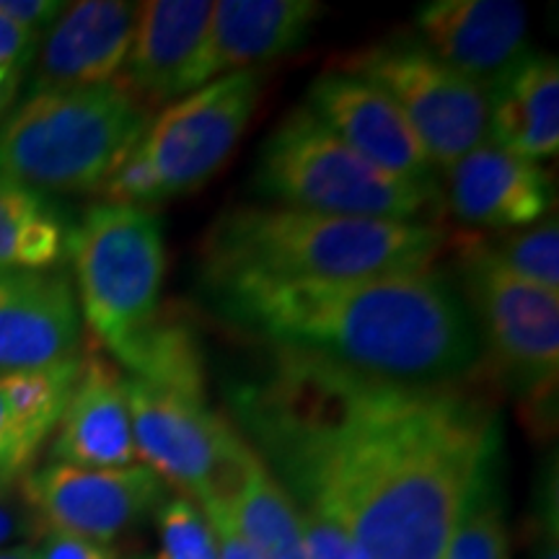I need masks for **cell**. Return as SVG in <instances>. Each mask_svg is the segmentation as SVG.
<instances>
[{
    "label": "cell",
    "instance_id": "cell-1",
    "mask_svg": "<svg viewBox=\"0 0 559 559\" xmlns=\"http://www.w3.org/2000/svg\"><path fill=\"white\" fill-rule=\"evenodd\" d=\"M228 402L290 498L340 523L368 559H440L502 451L498 404L472 383L412 386L285 349Z\"/></svg>",
    "mask_w": 559,
    "mask_h": 559
},
{
    "label": "cell",
    "instance_id": "cell-2",
    "mask_svg": "<svg viewBox=\"0 0 559 559\" xmlns=\"http://www.w3.org/2000/svg\"><path fill=\"white\" fill-rule=\"evenodd\" d=\"M223 319L275 349L412 383H474L485 349L459 285L436 267L353 280H205Z\"/></svg>",
    "mask_w": 559,
    "mask_h": 559
},
{
    "label": "cell",
    "instance_id": "cell-3",
    "mask_svg": "<svg viewBox=\"0 0 559 559\" xmlns=\"http://www.w3.org/2000/svg\"><path fill=\"white\" fill-rule=\"evenodd\" d=\"M436 221H376L280 205H236L200 243L205 280H353L432 267L449 247Z\"/></svg>",
    "mask_w": 559,
    "mask_h": 559
},
{
    "label": "cell",
    "instance_id": "cell-4",
    "mask_svg": "<svg viewBox=\"0 0 559 559\" xmlns=\"http://www.w3.org/2000/svg\"><path fill=\"white\" fill-rule=\"evenodd\" d=\"M120 370L140 464L198 506L228 500L251 445L210 407L205 366L190 324L164 313Z\"/></svg>",
    "mask_w": 559,
    "mask_h": 559
},
{
    "label": "cell",
    "instance_id": "cell-5",
    "mask_svg": "<svg viewBox=\"0 0 559 559\" xmlns=\"http://www.w3.org/2000/svg\"><path fill=\"white\" fill-rule=\"evenodd\" d=\"M151 117L115 81L29 94L0 120V187L99 194Z\"/></svg>",
    "mask_w": 559,
    "mask_h": 559
},
{
    "label": "cell",
    "instance_id": "cell-6",
    "mask_svg": "<svg viewBox=\"0 0 559 559\" xmlns=\"http://www.w3.org/2000/svg\"><path fill=\"white\" fill-rule=\"evenodd\" d=\"M251 185L264 205L376 221H432L438 187L415 185L368 164L306 104L267 132Z\"/></svg>",
    "mask_w": 559,
    "mask_h": 559
},
{
    "label": "cell",
    "instance_id": "cell-7",
    "mask_svg": "<svg viewBox=\"0 0 559 559\" xmlns=\"http://www.w3.org/2000/svg\"><path fill=\"white\" fill-rule=\"evenodd\" d=\"M68 254L81 321L124 368L164 317V223L156 210L96 202L70 228Z\"/></svg>",
    "mask_w": 559,
    "mask_h": 559
},
{
    "label": "cell",
    "instance_id": "cell-8",
    "mask_svg": "<svg viewBox=\"0 0 559 559\" xmlns=\"http://www.w3.org/2000/svg\"><path fill=\"white\" fill-rule=\"evenodd\" d=\"M264 94L262 70H241L179 96L156 117L102 187V202L148 207L198 192L218 177Z\"/></svg>",
    "mask_w": 559,
    "mask_h": 559
},
{
    "label": "cell",
    "instance_id": "cell-9",
    "mask_svg": "<svg viewBox=\"0 0 559 559\" xmlns=\"http://www.w3.org/2000/svg\"><path fill=\"white\" fill-rule=\"evenodd\" d=\"M451 243L485 360L528 409L531 425L547 428L559 373V293L510 272L485 236L464 234Z\"/></svg>",
    "mask_w": 559,
    "mask_h": 559
},
{
    "label": "cell",
    "instance_id": "cell-10",
    "mask_svg": "<svg viewBox=\"0 0 559 559\" xmlns=\"http://www.w3.org/2000/svg\"><path fill=\"white\" fill-rule=\"evenodd\" d=\"M337 70L370 83L394 102L438 171L487 143V88L432 58L412 34L349 52Z\"/></svg>",
    "mask_w": 559,
    "mask_h": 559
},
{
    "label": "cell",
    "instance_id": "cell-11",
    "mask_svg": "<svg viewBox=\"0 0 559 559\" xmlns=\"http://www.w3.org/2000/svg\"><path fill=\"white\" fill-rule=\"evenodd\" d=\"M19 495L39 528L109 544L143 523L166 500V485L148 466L83 469L47 461L19 481Z\"/></svg>",
    "mask_w": 559,
    "mask_h": 559
},
{
    "label": "cell",
    "instance_id": "cell-12",
    "mask_svg": "<svg viewBox=\"0 0 559 559\" xmlns=\"http://www.w3.org/2000/svg\"><path fill=\"white\" fill-rule=\"evenodd\" d=\"M304 104L368 164L415 185H440L415 130L394 102L370 83L326 68L311 81Z\"/></svg>",
    "mask_w": 559,
    "mask_h": 559
},
{
    "label": "cell",
    "instance_id": "cell-13",
    "mask_svg": "<svg viewBox=\"0 0 559 559\" xmlns=\"http://www.w3.org/2000/svg\"><path fill=\"white\" fill-rule=\"evenodd\" d=\"M412 37L443 66L489 88L531 52L528 9L513 0H430L415 13Z\"/></svg>",
    "mask_w": 559,
    "mask_h": 559
},
{
    "label": "cell",
    "instance_id": "cell-14",
    "mask_svg": "<svg viewBox=\"0 0 559 559\" xmlns=\"http://www.w3.org/2000/svg\"><path fill=\"white\" fill-rule=\"evenodd\" d=\"M324 13L317 0H218L194 55L181 96L241 70H262L309 41Z\"/></svg>",
    "mask_w": 559,
    "mask_h": 559
},
{
    "label": "cell",
    "instance_id": "cell-15",
    "mask_svg": "<svg viewBox=\"0 0 559 559\" xmlns=\"http://www.w3.org/2000/svg\"><path fill=\"white\" fill-rule=\"evenodd\" d=\"M83 321L62 270H0V373L81 355Z\"/></svg>",
    "mask_w": 559,
    "mask_h": 559
},
{
    "label": "cell",
    "instance_id": "cell-16",
    "mask_svg": "<svg viewBox=\"0 0 559 559\" xmlns=\"http://www.w3.org/2000/svg\"><path fill=\"white\" fill-rule=\"evenodd\" d=\"M140 3L79 0L66 3L32 62L29 94L111 83L120 75L135 34Z\"/></svg>",
    "mask_w": 559,
    "mask_h": 559
},
{
    "label": "cell",
    "instance_id": "cell-17",
    "mask_svg": "<svg viewBox=\"0 0 559 559\" xmlns=\"http://www.w3.org/2000/svg\"><path fill=\"white\" fill-rule=\"evenodd\" d=\"M440 200L456 221L481 230H515L547 218L555 207V190L542 164L481 143L438 171Z\"/></svg>",
    "mask_w": 559,
    "mask_h": 559
},
{
    "label": "cell",
    "instance_id": "cell-18",
    "mask_svg": "<svg viewBox=\"0 0 559 559\" xmlns=\"http://www.w3.org/2000/svg\"><path fill=\"white\" fill-rule=\"evenodd\" d=\"M50 461L83 469L140 464L122 370L102 353L81 355L79 376L50 438Z\"/></svg>",
    "mask_w": 559,
    "mask_h": 559
},
{
    "label": "cell",
    "instance_id": "cell-19",
    "mask_svg": "<svg viewBox=\"0 0 559 559\" xmlns=\"http://www.w3.org/2000/svg\"><path fill=\"white\" fill-rule=\"evenodd\" d=\"M213 3L148 0L140 3L130 52L115 83L145 111L169 107L205 37Z\"/></svg>",
    "mask_w": 559,
    "mask_h": 559
},
{
    "label": "cell",
    "instance_id": "cell-20",
    "mask_svg": "<svg viewBox=\"0 0 559 559\" xmlns=\"http://www.w3.org/2000/svg\"><path fill=\"white\" fill-rule=\"evenodd\" d=\"M487 143L542 164L559 151V62L555 55L528 52L487 88Z\"/></svg>",
    "mask_w": 559,
    "mask_h": 559
},
{
    "label": "cell",
    "instance_id": "cell-21",
    "mask_svg": "<svg viewBox=\"0 0 559 559\" xmlns=\"http://www.w3.org/2000/svg\"><path fill=\"white\" fill-rule=\"evenodd\" d=\"M81 355L58 366L0 373V487H19L50 443Z\"/></svg>",
    "mask_w": 559,
    "mask_h": 559
},
{
    "label": "cell",
    "instance_id": "cell-22",
    "mask_svg": "<svg viewBox=\"0 0 559 559\" xmlns=\"http://www.w3.org/2000/svg\"><path fill=\"white\" fill-rule=\"evenodd\" d=\"M226 502L236 531L257 559H309L298 502L254 449Z\"/></svg>",
    "mask_w": 559,
    "mask_h": 559
},
{
    "label": "cell",
    "instance_id": "cell-23",
    "mask_svg": "<svg viewBox=\"0 0 559 559\" xmlns=\"http://www.w3.org/2000/svg\"><path fill=\"white\" fill-rule=\"evenodd\" d=\"M70 230L41 194L0 187V270H55Z\"/></svg>",
    "mask_w": 559,
    "mask_h": 559
},
{
    "label": "cell",
    "instance_id": "cell-24",
    "mask_svg": "<svg viewBox=\"0 0 559 559\" xmlns=\"http://www.w3.org/2000/svg\"><path fill=\"white\" fill-rule=\"evenodd\" d=\"M502 466L506 459L498 451L479 472L440 559H510L508 492Z\"/></svg>",
    "mask_w": 559,
    "mask_h": 559
},
{
    "label": "cell",
    "instance_id": "cell-25",
    "mask_svg": "<svg viewBox=\"0 0 559 559\" xmlns=\"http://www.w3.org/2000/svg\"><path fill=\"white\" fill-rule=\"evenodd\" d=\"M485 241L510 272L544 290L559 293V223L555 215L534 226L502 230L498 239Z\"/></svg>",
    "mask_w": 559,
    "mask_h": 559
},
{
    "label": "cell",
    "instance_id": "cell-26",
    "mask_svg": "<svg viewBox=\"0 0 559 559\" xmlns=\"http://www.w3.org/2000/svg\"><path fill=\"white\" fill-rule=\"evenodd\" d=\"M156 559H221V544L205 510L185 495L166 498L156 508Z\"/></svg>",
    "mask_w": 559,
    "mask_h": 559
},
{
    "label": "cell",
    "instance_id": "cell-27",
    "mask_svg": "<svg viewBox=\"0 0 559 559\" xmlns=\"http://www.w3.org/2000/svg\"><path fill=\"white\" fill-rule=\"evenodd\" d=\"M300 521H304L309 559H368L366 551L360 549V544L340 523L306 508H300Z\"/></svg>",
    "mask_w": 559,
    "mask_h": 559
},
{
    "label": "cell",
    "instance_id": "cell-28",
    "mask_svg": "<svg viewBox=\"0 0 559 559\" xmlns=\"http://www.w3.org/2000/svg\"><path fill=\"white\" fill-rule=\"evenodd\" d=\"M557 479L551 469L549 479L539 489V508L534 519V542L528 559H559V523H557Z\"/></svg>",
    "mask_w": 559,
    "mask_h": 559
},
{
    "label": "cell",
    "instance_id": "cell-29",
    "mask_svg": "<svg viewBox=\"0 0 559 559\" xmlns=\"http://www.w3.org/2000/svg\"><path fill=\"white\" fill-rule=\"evenodd\" d=\"M62 9L66 3H58V0H0V13L37 39L50 32Z\"/></svg>",
    "mask_w": 559,
    "mask_h": 559
},
{
    "label": "cell",
    "instance_id": "cell-30",
    "mask_svg": "<svg viewBox=\"0 0 559 559\" xmlns=\"http://www.w3.org/2000/svg\"><path fill=\"white\" fill-rule=\"evenodd\" d=\"M37 528V521L24 506L21 495L11 487H0V549L24 542Z\"/></svg>",
    "mask_w": 559,
    "mask_h": 559
},
{
    "label": "cell",
    "instance_id": "cell-31",
    "mask_svg": "<svg viewBox=\"0 0 559 559\" xmlns=\"http://www.w3.org/2000/svg\"><path fill=\"white\" fill-rule=\"evenodd\" d=\"M39 39L19 29L0 13V68H13L29 73L34 58H37Z\"/></svg>",
    "mask_w": 559,
    "mask_h": 559
},
{
    "label": "cell",
    "instance_id": "cell-32",
    "mask_svg": "<svg viewBox=\"0 0 559 559\" xmlns=\"http://www.w3.org/2000/svg\"><path fill=\"white\" fill-rule=\"evenodd\" d=\"M205 510L210 526H213L215 536L221 544V559H257L254 551L247 547V542L241 539V534L236 531V523L230 519V508L226 500H213L200 506Z\"/></svg>",
    "mask_w": 559,
    "mask_h": 559
},
{
    "label": "cell",
    "instance_id": "cell-33",
    "mask_svg": "<svg viewBox=\"0 0 559 559\" xmlns=\"http://www.w3.org/2000/svg\"><path fill=\"white\" fill-rule=\"evenodd\" d=\"M37 555L39 559H117L107 544H96L68 534H47L41 547H37Z\"/></svg>",
    "mask_w": 559,
    "mask_h": 559
},
{
    "label": "cell",
    "instance_id": "cell-34",
    "mask_svg": "<svg viewBox=\"0 0 559 559\" xmlns=\"http://www.w3.org/2000/svg\"><path fill=\"white\" fill-rule=\"evenodd\" d=\"M24 79L26 73H21V70L0 68V120L13 109V102H16Z\"/></svg>",
    "mask_w": 559,
    "mask_h": 559
},
{
    "label": "cell",
    "instance_id": "cell-35",
    "mask_svg": "<svg viewBox=\"0 0 559 559\" xmlns=\"http://www.w3.org/2000/svg\"><path fill=\"white\" fill-rule=\"evenodd\" d=\"M0 559H39L37 547L29 544H13V547L0 549Z\"/></svg>",
    "mask_w": 559,
    "mask_h": 559
},
{
    "label": "cell",
    "instance_id": "cell-36",
    "mask_svg": "<svg viewBox=\"0 0 559 559\" xmlns=\"http://www.w3.org/2000/svg\"><path fill=\"white\" fill-rule=\"evenodd\" d=\"M138 559H151V557H138Z\"/></svg>",
    "mask_w": 559,
    "mask_h": 559
}]
</instances>
